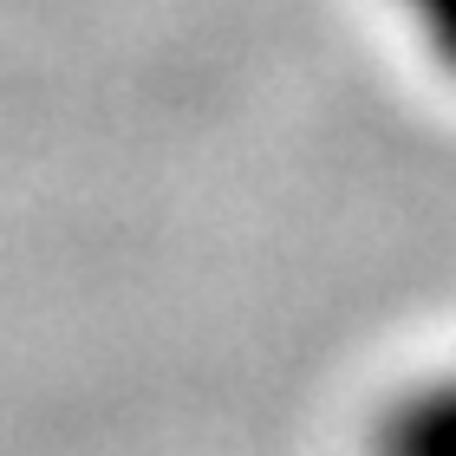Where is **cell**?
<instances>
[{"label": "cell", "mask_w": 456, "mask_h": 456, "mask_svg": "<svg viewBox=\"0 0 456 456\" xmlns=\"http://www.w3.org/2000/svg\"><path fill=\"white\" fill-rule=\"evenodd\" d=\"M371 456H456V371L411 385L371 430Z\"/></svg>", "instance_id": "obj_1"}, {"label": "cell", "mask_w": 456, "mask_h": 456, "mask_svg": "<svg viewBox=\"0 0 456 456\" xmlns=\"http://www.w3.org/2000/svg\"><path fill=\"white\" fill-rule=\"evenodd\" d=\"M404 13L418 20L424 46L437 53V66L456 72V0H404Z\"/></svg>", "instance_id": "obj_2"}]
</instances>
